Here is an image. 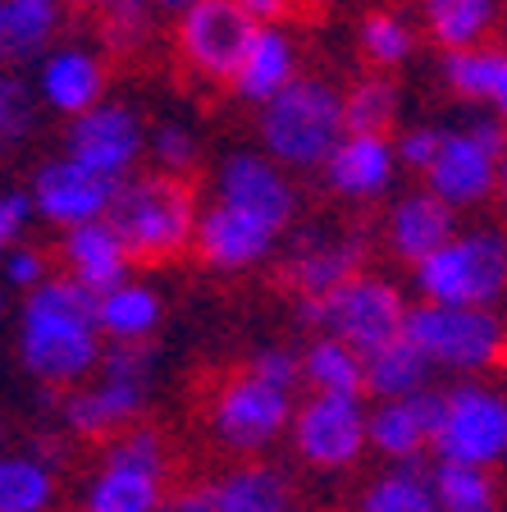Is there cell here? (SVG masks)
Here are the masks:
<instances>
[{"instance_id": "cell-1", "label": "cell", "mask_w": 507, "mask_h": 512, "mask_svg": "<svg viewBox=\"0 0 507 512\" xmlns=\"http://www.w3.org/2000/svg\"><path fill=\"white\" fill-rule=\"evenodd\" d=\"M14 348H19L23 371L37 384L74 389L92 380L106 352L101 325H96V298L69 275H46L19 302Z\"/></svg>"}, {"instance_id": "cell-2", "label": "cell", "mask_w": 507, "mask_h": 512, "mask_svg": "<svg viewBox=\"0 0 507 512\" xmlns=\"http://www.w3.org/2000/svg\"><path fill=\"white\" fill-rule=\"evenodd\" d=\"M343 138V96L334 83L297 74L279 96L256 106V142L261 156L279 170H320L334 142Z\"/></svg>"}, {"instance_id": "cell-3", "label": "cell", "mask_w": 507, "mask_h": 512, "mask_svg": "<svg viewBox=\"0 0 507 512\" xmlns=\"http://www.w3.org/2000/svg\"><path fill=\"white\" fill-rule=\"evenodd\" d=\"M151 357L147 343H106L92 380L74 384L60 398V426L74 439H115L138 426L151 394Z\"/></svg>"}, {"instance_id": "cell-4", "label": "cell", "mask_w": 507, "mask_h": 512, "mask_svg": "<svg viewBox=\"0 0 507 512\" xmlns=\"http://www.w3.org/2000/svg\"><path fill=\"white\" fill-rule=\"evenodd\" d=\"M133 261H169L192 243L197 229V197L183 179L165 174H133L115 188L106 211Z\"/></svg>"}, {"instance_id": "cell-5", "label": "cell", "mask_w": 507, "mask_h": 512, "mask_svg": "<svg viewBox=\"0 0 507 512\" xmlns=\"http://www.w3.org/2000/svg\"><path fill=\"white\" fill-rule=\"evenodd\" d=\"M421 302L434 307H494L507 298V229L476 224L457 229L434 256L412 266Z\"/></svg>"}, {"instance_id": "cell-6", "label": "cell", "mask_w": 507, "mask_h": 512, "mask_svg": "<svg viewBox=\"0 0 507 512\" xmlns=\"http://www.w3.org/2000/svg\"><path fill=\"white\" fill-rule=\"evenodd\" d=\"M402 339L425 357L430 371L480 380L507 352V320L494 307H434L416 302L402 316Z\"/></svg>"}, {"instance_id": "cell-7", "label": "cell", "mask_w": 507, "mask_h": 512, "mask_svg": "<svg viewBox=\"0 0 507 512\" xmlns=\"http://www.w3.org/2000/svg\"><path fill=\"white\" fill-rule=\"evenodd\" d=\"M169 499V448L160 430L128 426L106 439L78 490V512H156Z\"/></svg>"}, {"instance_id": "cell-8", "label": "cell", "mask_w": 507, "mask_h": 512, "mask_svg": "<svg viewBox=\"0 0 507 512\" xmlns=\"http://www.w3.org/2000/svg\"><path fill=\"white\" fill-rule=\"evenodd\" d=\"M434 462L494 471L507 462V389L489 380H462L439 389V421H434Z\"/></svg>"}, {"instance_id": "cell-9", "label": "cell", "mask_w": 507, "mask_h": 512, "mask_svg": "<svg viewBox=\"0 0 507 512\" xmlns=\"http://www.w3.org/2000/svg\"><path fill=\"white\" fill-rule=\"evenodd\" d=\"M503 147H507V128L494 115H476L462 128H444L439 151H434L430 170H425V192L439 197L448 211L485 206L498 188Z\"/></svg>"}, {"instance_id": "cell-10", "label": "cell", "mask_w": 507, "mask_h": 512, "mask_svg": "<svg viewBox=\"0 0 507 512\" xmlns=\"http://www.w3.org/2000/svg\"><path fill=\"white\" fill-rule=\"evenodd\" d=\"M206 416H211L215 444L238 453V458H256V453H265L279 435H288L293 394L256 380L252 371H238L215 389L211 412Z\"/></svg>"}, {"instance_id": "cell-11", "label": "cell", "mask_w": 507, "mask_h": 512, "mask_svg": "<svg viewBox=\"0 0 507 512\" xmlns=\"http://www.w3.org/2000/svg\"><path fill=\"white\" fill-rule=\"evenodd\" d=\"M402 316H407V298L393 279L361 270L348 284H338L334 293L320 298V334L348 343L352 352H375L380 343L398 339Z\"/></svg>"}, {"instance_id": "cell-12", "label": "cell", "mask_w": 507, "mask_h": 512, "mask_svg": "<svg viewBox=\"0 0 507 512\" xmlns=\"http://www.w3.org/2000/svg\"><path fill=\"white\" fill-rule=\"evenodd\" d=\"M142 151H147V124L128 101H101L64 128V156L106 183L133 179Z\"/></svg>"}, {"instance_id": "cell-13", "label": "cell", "mask_w": 507, "mask_h": 512, "mask_svg": "<svg viewBox=\"0 0 507 512\" xmlns=\"http://www.w3.org/2000/svg\"><path fill=\"white\" fill-rule=\"evenodd\" d=\"M211 202L229 206V211L247 215V220L275 229L279 238L293 229L297 220V188L275 160H265L261 151H229L220 160V170L211 179Z\"/></svg>"}, {"instance_id": "cell-14", "label": "cell", "mask_w": 507, "mask_h": 512, "mask_svg": "<svg viewBox=\"0 0 507 512\" xmlns=\"http://www.w3.org/2000/svg\"><path fill=\"white\" fill-rule=\"evenodd\" d=\"M293 453L316 471H348L366 453V403L338 394H311L288 421Z\"/></svg>"}, {"instance_id": "cell-15", "label": "cell", "mask_w": 507, "mask_h": 512, "mask_svg": "<svg viewBox=\"0 0 507 512\" xmlns=\"http://www.w3.org/2000/svg\"><path fill=\"white\" fill-rule=\"evenodd\" d=\"M252 32L256 23L233 0H197L179 14L174 42H179V55L192 74L211 78V83H229L247 42H252Z\"/></svg>"}, {"instance_id": "cell-16", "label": "cell", "mask_w": 507, "mask_h": 512, "mask_svg": "<svg viewBox=\"0 0 507 512\" xmlns=\"http://www.w3.org/2000/svg\"><path fill=\"white\" fill-rule=\"evenodd\" d=\"M115 188L119 183L96 179V174L83 170L78 160L55 156V160H42V165H37L28 202H32V215H42V220L55 224V229H78V224L106 220Z\"/></svg>"}, {"instance_id": "cell-17", "label": "cell", "mask_w": 507, "mask_h": 512, "mask_svg": "<svg viewBox=\"0 0 507 512\" xmlns=\"http://www.w3.org/2000/svg\"><path fill=\"white\" fill-rule=\"evenodd\" d=\"M32 96H37V106L55 110L64 119H78L83 110L106 101V60L87 46H51L37 60Z\"/></svg>"}, {"instance_id": "cell-18", "label": "cell", "mask_w": 507, "mask_h": 512, "mask_svg": "<svg viewBox=\"0 0 507 512\" xmlns=\"http://www.w3.org/2000/svg\"><path fill=\"white\" fill-rule=\"evenodd\" d=\"M361 256H366V238L352 229H302L284 270L297 298H325L352 275H361Z\"/></svg>"}, {"instance_id": "cell-19", "label": "cell", "mask_w": 507, "mask_h": 512, "mask_svg": "<svg viewBox=\"0 0 507 512\" xmlns=\"http://www.w3.org/2000/svg\"><path fill=\"white\" fill-rule=\"evenodd\" d=\"M192 247L211 270L238 275V270L261 266L265 256L279 247V234L265 224L247 220V215L229 211L220 202L197 206V229H192Z\"/></svg>"}, {"instance_id": "cell-20", "label": "cell", "mask_w": 507, "mask_h": 512, "mask_svg": "<svg viewBox=\"0 0 507 512\" xmlns=\"http://www.w3.org/2000/svg\"><path fill=\"white\" fill-rule=\"evenodd\" d=\"M329 192L343 202H375L393 188L398 179V156H393V138H375V133H343L334 151L320 165Z\"/></svg>"}, {"instance_id": "cell-21", "label": "cell", "mask_w": 507, "mask_h": 512, "mask_svg": "<svg viewBox=\"0 0 507 512\" xmlns=\"http://www.w3.org/2000/svg\"><path fill=\"white\" fill-rule=\"evenodd\" d=\"M439 421V389H421L412 398H389L366 412V444L389 462H421Z\"/></svg>"}, {"instance_id": "cell-22", "label": "cell", "mask_w": 507, "mask_h": 512, "mask_svg": "<svg viewBox=\"0 0 507 512\" xmlns=\"http://www.w3.org/2000/svg\"><path fill=\"white\" fill-rule=\"evenodd\" d=\"M60 256H64V270L74 279L78 288H87L92 298L119 288L124 279H133V256L124 252L119 234L110 229V220H92V224H78V229H64L60 238Z\"/></svg>"}, {"instance_id": "cell-23", "label": "cell", "mask_w": 507, "mask_h": 512, "mask_svg": "<svg viewBox=\"0 0 507 512\" xmlns=\"http://www.w3.org/2000/svg\"><path fill=\"white\" fill-rule=\"evenodd\" d=\"M201 490L211 499V512H297L293 480L275 462H233Z\"/></svg>"}, {"instance_id": "cell-24", "label": "cell", "mask_w": 507, "mask_h": 512, "mask_svg": "<svg viewBox=\"0 0 507 512\" xmlns=\"http://www.w3.org/2000/svg\"><path fill=\"white\" fill-rule=\"evenodd\" d=\"M457 234V211H448L439 197L430 192H407L398 197L389 211V224H384V238H389V252L407 266H421L425 256H434L448 238Z\"/></svg>"}, {"instance_id": "cell-25", "label": "cell", "mask_w": 507, "mask_h": 512, "mask_svg": "<svg viewBox=\"0 0 507 512\" xmlns=\"http://www.w3.org/2000/svg\"><path fill=\"white\" fill-rule=\"evenodd\" d=\"M293 78H297V46H293V37H288L284 28H256L229 83H233V92L243 96V101L265 106V101L284 92Z\"/></svg>"}, {"instance_id": "cell-26", "label": "cell", "mask_w": 507, "mask_h": 512, "mask_svg": "<svg viewBox=\"0 0 507 512\" xmlns=\"http://www.w3.org/2000/svg\"><path fill=\"white\" fill-rule=\"evenodd\" d=\"M60 0H0V69L42 60L60 32Z\"/></svg>"}, {"instance_id": "cell-27", "label": "cell", "mask_w": 507, "mask_h": 512, "mask_svg": "<svg viewBox=\"0 0 507 512\" xmlns=\"http://www.w3.org/2000/svg\"><path fill=\"white\" fill-rule=\"evenodd\" d=\"M60 499V467L37 448H0V512H51Z\"/></svg>"}, {"instance_id": "cell-28", "label": "cell", "mask_w": 507, "mask_h": 512, "mask_svg": "<svg viewBox=\"0 0 507 512\" xmlns=\"http://www.w3.org/2000/svg\"><path fill=\"white\" fill-rule=\"evenodd\" d=\"M160 316H165V302L142 279H124L119 288L96 298V325L106 343H151Z\"/></svg>"}, {"instance_id": "cell-29", "label": "cell", "mask_w": 507, "mask_h": 512, "mask_svg": "<svg viewBox=\"0 0 507 512\" xmlns=\"http://www.w3.org/2000/svg\"><path fill=\"white\" fill-rule=\"evenodd\" d=\"M444 83L462 101H485L489 115L507 128V46H476V51L444 55Z\"/></svg>"}, {"instance_id": "cell-30", "label": "cell", "mask_w": 507, "mask_h": 512, "mask_svg": "<svg viewBox=\"0 0 507 512\" xmlns=\"http://www.w3.org/2000/svg\"><path fill=\"white\" fill-rule=\"evenodd\" d=\"M421 23L444 55L476 51L498 23V0H421Z\"/></svg>"}, {"instance_id": "cell-31", "label": "cell", "mask_w": 507, "mask_h": 512, "mask_svg": "<svg viewBox=\"0 0 507 512\" xmlns=\"http://www.w3.org/2000/svg\"><path fill=\"white\" fill-rule=\"evenodd\" d=\"M430 375L434 371L425 366V357L398 334V339L380 343L375 352L361 357V394L380 398V403H389V398H412V394H421V389H430Z\"/></svg>"}, {"instance_id": "cell-32", "label": "cell", "mask_w": 507, "mask_h": 512, "mask_svg": "<svg viewBox=\"0 0 507 512\" xmlns=\"http://www.w3.org/2000/svg\"><path fill=\"white\" fill-rule=\"evenodd\" d=\"M430 494L439 512H503V490L494 471L457 467V462H434L425 467Z\"/></svg>"}, {"instance_id": "cell-33", "label": "cell", "mask_w": 507, "mask_h": 512, "mask_svg": "<svg viewBox=\"0 0 507 512\" xmlns=\"http://www.w3.org/2000/svg\"><path fill=\"white\" fill-rule=\"evenodd\" d=\"M352 512H439L430 494V476L421 462H393L375 480H366Z\"/></svg>"}, {"instance_id": "cell-34", "label": "cell", "mask_w": 507, "mask_h": 512, "mask_svg": "<svg viewBox=\"0 0 507 512\" xmlns=\"http://www.w3.org/2000/svg\"><path fill=\"white\" fill-rule=\"evenodd\" d=\"M302 362V380L311 384V394H338V398H361V352L348 343L316 334L307 352H297Z\"/></svg>"}, {"instance_id": "cell-35", "label": "cell", "mask_w": 507, "mask_h": 512, "mask_svg": "<svg viewBox=\"0 0 507 512\" xmlns=\"http://www.w3.org/2000/svg\"><path fill=\"white\" fill-rule=\"evenodd\" d=\"M338 96H343V133H375V138H389V128L398 124L402 92L389 74H366Z\"/></svg>"}, {"instance_id": "cell-36", "label": "cell", "mask_w": 507, "mask_h": 512, "mask_svg": "<svg viewBox=\"0 0 507 512\" xmlns=\"http://www.w3.org/2000/svg\"><path fill=\"white\" fill-rule=\"evenodd\" d=\"M357 46L370 64H380V69H393V64L412 60L416 51V32L412 23L402 19V14H389V10H375L361 19V32H357Z\"/></svg>"}, {"instance_id": "cell-37", "label": "cell", "mask_w": 507, "mask_h": 512, "mask_svg": "<svg viewBox=\"0 0 507 512\" xmlns=\"http://www.w3.org/2000/svg\"><path fill=\"white\" fill-rule=\"evenodd\" d=\"M142 156H151L156 174H165V179H183V174H192V165H197L201 142L183 119H165V124H156L147 133V151H142Z\"/></svg>"}, {"instance_id": "cell-38", "label": "cell", "mask_w": 507, "mask_h": 512, "mask_svg": "<svg viewBox=\"0 0 507 512\" xmlns=\"http://www.w3.org/2000/svg\"><path fill=\"white\" fill-rule=\"evenodd\" d=\"M37 128V96L32 83L14 69H0V147L10 151Z\"/></svg>"}, {"instance_id": "cell-39", "label": "cell", "mask_w": 507, "mask_h": 512, "mask_svg": "<svg viewBox=\"0 0 507 512\" xmlns=\"http://www.w3.org/2000/svg\"><path fill=\"white\" fill-rule=\"evenodd\" d=\"M151 14L156 10H151L147 0H110L106 10H101V37H106V46L133 51L138 42H147Z\"/></svg>"}, {"instance_id": "cell-40", "label": "cell", "mask_w": 507, "mask_h": 512, "mask_svg": "<svg viewBox=\"0 0 507 512\" xmlns=\"http://www.w3.org/2000/svg\"><path fill=\"white\" fill-rule=\"evenodd\" d=\"M247 371H252L256 380H265V384H275V389H284V394H293L297 384H302V362H297V352H293V348H279V343H270V348L252 352Z\"/></svg>"}, {"instance_id": "cell-41", "label": "cell", "mask_w": 507, "mask_h": 512, "mask_svg": "<svg viewBox=\"0 0 507 512\" xmlns=\"http://www.w3.org/2000/svg\"><path fill=\"white\" fill-rule=\"evenodd\" d=\"M439 133H444V128H434V124L402 128L398 138H393V156H398V165L425 174V170H430V160H434V151H439Z\"/></svg>"}, {"instance_id": "cell-42", "label": "cell", "mask_w": 507, "mask_h": 512, "mask_svg": "<svg viewBox=\"0 0 507 512\" xmlns=\"http://www.w3.org/2000/svg\"><path fill=\"white\" fill-rule=\"evenodd\" d=\"M32 224V202L23 188H0V256L23 243Z\"/></svg>"}, {"instance_id": "cell-43", "label": "cell", "mask_w": 507, "mask_h": 512, "mask_svg": "<svg viewBox=\"0 0 507 512\" xmlns=\"http://www.w3.org/2000/svg\"><path fill=\"white\" fill-rule=\"evenodd\" d=\"M0 275H5V288H23L28 293V288H37L46 279V256L37 247L19 243L0 256Z\"/></svg>"}, {"instance_id": "cell-44", "label": "cell", "mask_w": 507, "mask_h": 512, "mask_svg": "<svg viewBox=\"0 0 507 512\" xmlns=\"http://www.w3.org/2000/svg\"><path fill=\"white\" fill-rule=\"evenodd\" d=\"M233 5H238L256 28H279V19L293 10V0H233Z\"/></svg>"}, {"instance_id": "cell-45", "label": "cell", "mask_w": 507, "mask_h": 512, "mask_svg": "<svg viewBox=\"0 0 507 512\" xmlns=\"http://www.w3.org/2000/svg\"><path fill=\"white\" fill-rule=\"evenodd\" d=\"M156 512H211V499H206V490H201V485H192V490L169 494Z\"/></svg>"}, {"instance_id": "cell-46", "label": "cell", "mask_w": 507, "mask_h": 512, "mask_svg": "<svg viewBox=\"0 0 507 512\" xmlns=\"http://www.w3.org/2000/svg\"><path fill=\"white\" fill-rule=\"evenodd\" d=\"M494 197L503 202V215H507V147H503V160H498V188H494Z\"/></svg>"}, {"instance_id": "cell-47", "label": "cell", "mask_w": 507, "mask_h": 512, "mask_svg": "<svg viewBox=\"0 0 507 512\" xmlns=\"http://www.w3.org/2000/svg\"><path fill=\"white\" fill-rule=\"evenodd\" d=\"M151 10H169V14H183L188 5H197V0H147Z\"/></svg>"}, {"instance_id": "cell-48", "label": "cell", "mask_w": 507, "mask_h": 512, "mask_svg": "<svg viewBox=\"0 0 507 512\" xmlns=\"http://www.w3.org/2000/svg\"><path fill=\"white\" fill-rule=\"evenodd\" d=\"M5 311H10V288L0 284V325H5Z\"/></svg>"}, {"instance_id": "cell-49", "label": "cell", "mask_w": 507, "mask_h": 512, "mask_svg": "<svg viewBox=\"0 0 507 512\" xmlns=\"http://www.w3.org/2000/svg\"><path fill=\"white\" fill-rule=\"evenodd\" d=\"M74 5H92V10H106L110 0H74Z\"/></svg>"}, {"instance_id": "cell-50", "label": "cell", "mask_w": 507, "mask_h": 512, "mask_svg": "<svg viewBox=\"0 0 507 512\" xmlns=\"http://www.w3.org/2000/svg\"><path fill=\"white\" fill-rule=\"evenodd\" d=\"M0 156H5V147H0Z\"/></svg>"}]
</instances>
